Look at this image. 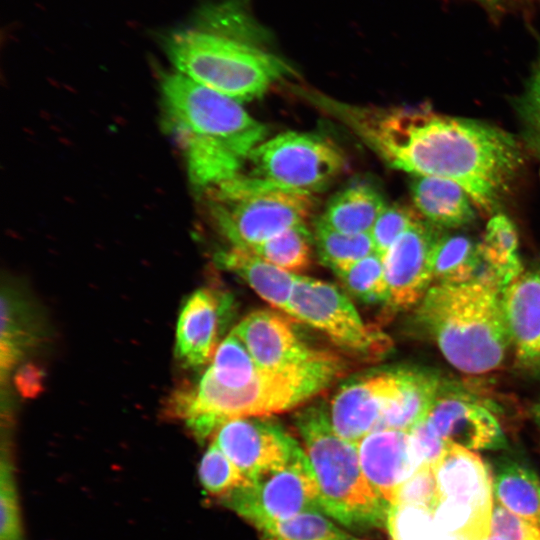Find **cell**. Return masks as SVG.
<instances>
[{"mask_svg":"<svg viewBox=\"0 0 540 540\" xmlns=\"http://www.w3.org/2000/svg\"><path fill=\"white\" fill-rule=\"evenodd\" d=\"M315 100L392 168L453 181L486 213L498 208L522 164L517 141L486 123L426 108Z\"/></svg>","mask_w":540,"mask_h":540,"instance_id":"6da1fadb","label":"cell"},{"mask_svg":"<svg viewBox=\"0 0 540 540\" xmlns=\"http://www.w3.org/2000/svg\"><path fill=\"white\" fill-rule=\"evenodd\" d=\"M161 100L163 124L200 190L240 174L267 135V127L240 102L177 71L163 76Z\"/></svg>","mask_w":540,"mask_h":540,"instance_id":"7a4b0ae2","label":"cell"},{"mask_svg":"<svg viewBox=\"0 0 540 540\" xmlns=\"http://www.w3.org/2000/svg\"><path fill=\"white\" fill-rule=\"evenodd\" d=\"M342 371L341 360L326 351L288 368H261L247 384L237 388L218 384L205 371L196 385L178 389L170 396L167 411L204 440L229 420L291 410L326 389Z\"/></svg>","mask_w":540,"mask_h":540,"instance_id":"3957f363","label":"cell"},{"mask_svg":"<svg viewBox=\"0 0 540 540\" xmlns=\"http://www.w3.org/2000/svg\"><path fill=\"white\" fill-rule=\"evenodd\" d=\"M417 315L458 370L481 374L502 364L510 338L497 290L476 281L436 284Z\"/></svg>","mask_w":540,"mask_h":540,"instance_id":"277c9868","label":"cell"},{"mask_svg":"<svg viewBox=\"0 0 540 540\" xmlns=\"http://www.w3.org/2000/svg\"><path fill=\"white\" fill-rule=\"evenodd\" d=\"M295 425L316 479L323 512L341 526L369 530L387 526L391 505L366 478L358 446L333 429L327 409L308 406Z\"/></svg>","mask_w":540,"mask_h":540,"instance_id":"5b68a950","label":"cell"},{"mask_svg":"<svg viewBox=\"0 0 540 540\" xmlns=\"http://www.w3.org/2000/svg\"><path fill=\"white\" fill-rule=\"evenodd\" d=\"M164 48L177 72L238 102L259 98L295 74L285 60L259 45L206 29L174 32Z\"/></svg>","mask_w":540,"mask_h":540,"instance_id":"8992f818","label":"cell"},{"mask_svg":"<svg viewBox=\"0 0 540 540\" xmlns=\"http://www.w3.org/2000/svg\"><path fill=\"white\" fill-rule=\"evenodd\" d=\"M209 219L232 247L250 250L310 218L313 194L241 172L201 190Z\"/></svg>","mask_w":540,"mask_h":540,"instance_id":"52a82bcc","label":"cell"},{"mask_svg":"<svg viewBox=\"0 0 540 540\" xmlns=\"http://www.w3.org/2000/svg\"><path fill=\"white\" fill-rule=\"evenodd\" d=\"M245 164L248 176L313 194L338 177L347 161L343 152L322 136L285 132L255 147Z\"/></svg>","mask_w":540,"mask_h":540,"instance_id":"ba28073f","label":"cell"},{"mask_svg":"<svg viewBox=\"0 0 540 540\" xmlns=\"http://www.w3.org/2000/svg\"><path fill=\"white\" fill-rule=\"evenodd\" d=\"M287 314L358 355H379L390 347V339L378 329L367 326L349 298L329 282L300 275L293 287Z\"/></svg>","mask_w":540,"mask_h":540,"instance_id":"9c48e42d","label":"cell"},{"mask_svg":"<svg viewBox=\"0 0 540 540\" xmlns=\"http://www.w3.org/2000/svg\"><path fill=\"white\" fill-rule=\"evenodd\" d=\"M220 500L252 526L308 511L323 512L318 485L304 450L282 469L248 481Z\"/></svg>","mask_w":540,"mask_h":540,"instance_id":"30bf717a","label":"cell"},{"mask_svg":"<svg viewBox=\"0 0 540 540\" xmlns=\"http://www.w3.org/2000/svg\"><path fill=\"white\" fill-rule=\"evenodd\" d=\"M213 442L248 481L282 469L303 451L293 437L265 417L229 420L216 430Z\"/></svg>","mask_w":540,"mask_h":540,"instance_id":"8fae6325","label":"cell"},{"mask_svg":"<svg viewBox=\"0 0 540 540\" xmlns=\"http://www.w3.org/2000/svg\"><path fill=\"white\" fill-rule=\"evenodd\" d=\"M439 238L434 225L418 218L383 257L386 303L392 309L415 305L429 290L432 255Z\"/></svg>","mask_w":540,"mask_h":540,"instance_id":"7c38bea8","label":"cell"},{"mask_svg":"<svg viewBox=\"0 0 540 540\" xmlns=\"http://www.w3.org/2000/svg\"><path fill=\"white\" fill-rule=\"evenodd\" d=\"M399 388V370L376 371L344 383L334 395L329 417L336 433L358 444L376 431Z\"/></svg>","mask_w":540,"mask_h":540,"instance_id":"4fadbf2b","label":"cell"},{"mask_svg":"<svg viewBox=\"0 0 540 540\" xmlns=\"http://www.w3.org/2000/svg\"><path fill=\"white\" fill-rule=\"evenodd\" d=\"M426 420L445 443L469 450L503 449L507 445L492 413L461 393L439 394Z\"/></svg>","mask_w":540,"mask_h":540,"instance_id":"5bb4252c","label":"cell"},{"mask_svg":"<svg viewBox=\"0 0 540 540\" xmlns=\"http://www.w3.org/2000/svg\"><path fill=\"white\" fill-rule=\"evenodd\" d=\"M232 331L264 369L278 370L302 364L321 352L307 346L288 319L271 310L251 312Z\"/></svg>","mask_w":540,"mask_h":540,"instance_id":"9a60e30c","label":"cell"},{"mask_svg":"<svg viewBox=\"0 0 540 540\" xmlns=\"http://www.w3.org/2000/svg\"><path fill=\"white\" fill-rule=\"evenodd\" d=\"M362 470L374 489L391 506L400 485L423 466L409 432L376 430L358 444Z\"/></svg>","mask_w":540,"mask_h":540,"instance_id":"2e32d148","label":"cell"},{"mask_svg":"<svg viewBox=\"0 0 540 540\" xmlns=\"http://www.w3.org/2000/svg\"><path fill=\"white\" fill-rule=\"evenodd\" d=\"M224 300L216 292L200 288L183 303L177 320L175 353L184 366L198 367L212 360L226 308Z\"/></svg>","mask_w":540,"mask_h":540,"instance_id":"e0dca14e","label":"cell"},{"mask_svg":"<svg viewBox=\"0 0 540 540\" xmlns=\"http://www.w3.org/2000/svg\"><path fill=\"white\" fill-rule=\"evenodd\" d=\"M501 306L518 362L540 368V270L522 272L511 281Z\"/></svg>","mask_w":540,"mask_h":540,"instance_id":"ac0fdd59","label":"cell"},{"mask_svg":"<svg viewBox=\"0 0 540 540\" xmlns=\"http://www.w3.org/2000/svg\"><path fill=\"white\" fill-rule=\"evenodd\" d=\"M439 500L447 499L493 511V477L482 458L462 446L446 443L432 465Z\"/></svg>","mask_w":540,"mask_h":540,"instance_id":"d6986e66","label":"cell"},{"mask_svg":"<svg viewBox=\"0 0 540 540\" xmlns=\"http://www.w3.org/2000/svg\"><path fill=\"white\" fill-rule=\"evenodd\" d=\"M218 265L243 279L262 299L287 314L299 276L264 260L253 252L231 247L219 252Z\"/></svg>","mask_w":540,"mask_h":540,"instance_id":"ffe728a7","label":"cell"},{"mask_svg":"<svg viewBox=\"0 0 540 540\" xmlns=\"http://www.w3.org/2000/svg\"><path fill=\"white\" fill-rule=\"evenodd\" d=\"M411 193L417 210L435 227L456 228L475 218L470 196L453 181L417 176Z\"/></svg>","mask_w":540,"mask_h":540,"instance_id":"44dd1931","label":"cell"},{"mask_svg":"<svg viewBox=\"0 0 540 540\" xmlns=\"http://www.w3.org/2000/svg\"><path fill=\"white\" fill-rule=\"evenodd\" d=\"M385 207L382 193L373 184L356 181L335 194L318 219L341 233L365 234Z\"/></svg>","mask_w":540,"mask_h":540,"instance_id":"7402d4cb","label":"cell"},{"mask_svg":"<svg viewBox=\"0 0 540 540\" xmlns=\"http://www.w3.org/2000/svg\"><path fill=\"white\" fill-rule=\"evenodd\" d=\"M440 392V380L432 373L399 369L397 395L377 430L409 432L426 418Z\"/></svg>","mask_w":540,"mask_h":540,"instance_id":"603a6c76","label":"cell"},{"mask_svg":"<svg viewBox=\"0 0 540 540\" xmlns=\"http://www.w3.org/2000/svg\"><path fill=\"white\" fill-rule=\"evenodd\" d=\"M493 496L507 511L540 525V479L517 461H504L493 473Z\"/></svg>","mask_w":540,"mask_h":540,"instance_id":"cb8c5ba5","label":"cell"},{"mask_svg":"<svg viewBox=\"0 0 540 540\" xmlns=\"http://www.w3.org/2000/svg\"><path fill=\"white\" fill-rule=\"evenodd\" d=\"M517 248L518 236L513 223L504 215L493 216L487 223L479 250L501 289L523 272Z\"/></svg>","mask_w":540,"mask_h":540,"instance_id":"d4e9b609","label":"cell"},{"mask_svg":"<svg viewBox=\"0 0 540 540\" xmlns=\"http://www.w3.org/2000/svg\"><path fill=\"white\" fill-rule=\"evenodd\" d=\"M479 244L464 235L440 237L432 255V278L437 284L474 281L481 266Z\"/></svg>","mask_w":540,"mask_h":540,"instance_id":"484cf974","label":"cell"},{"mask_svg":"<svg viewBox=\"0 0 540 540\" xmlns=\"http://www.w3.org/2000/svg\"><path fill=\"white\" fill-rule=\"evenodd\" d=\"M254 527L263 540H361L335 525L321 511L265 521Z\"/></svg>","mask_w":540,"mask_h":540,"instance_id":"4316f807","label":"cell"},{"mask_svg":"<svg viewBox=\"0 0 540 540\" xmlns=\"http://www.w3.org/2000/svg\"><path fill=\"white\" fill-rule=\"evenodd\" d=\"M313 238L320 261L335 273L374 252L370 233H341L319 219L315 221Z\"/></svg>","mask_w":540,"mask_h":540,"instance_id":"83f0119b","label":"cell"},{"mask_svg":"<svg viewBox=\"0 0 540 540\" xmlns=\"http://www.w3.org/2000/svg\"><path fill=\"white\" fill-rule=\"evenodd\" d=\"M314 238L306 223L295 225L249 251L282 268L295 273L306 270L312 261Z\"/></svg>","mask_w":540,"mask_h":540,"instance_id":"f1b7e54d","label":"cell"},{"mask_svg":"<svg viewBox=\"0 0 540 540\" xmlns=\"http://www.w3.org/2000/svg\"><path fill=\"white\" fill-rule=\"evenodd\" d=\"M260 369L243 341L231 331L218 345L206 372L220 385L237 388L247 384Z\"/></svg>","mask_w":540,"mask_h":540,"instance_id":"f546056e","label":"cell"},{"mask_svg":"<svg viewBox=\"0 0 540 540\" xmlns=\"http://www.w3.org/2000/svg\"><path fill=\"white\" fill-rule=\"evenodd\" d=\"M492 512L443 499L433 510V520L441 534L461 540H484L491 533Z\"/></svg>","mask_w":540,"mask_h":540,"instance_id":"4dcf8cb0","label":"cell"},{"mask_svg":"<svg viewBox=\"0 0 540 540\" xmlns=\"http://www.w3.org/2000/svg\"><path fill=\"white\" fill-rule=\"evenodd\" d=\"M346 291L366 302L387 301L383 258L373 252L347 269L335 273Z\"/></svg>","mask_w":540,"mask_h":540,"instance_id":"1f68e13d","label":"cell"},{"mask_svg":"<svg viewBox=\"0 0 540 540\" xmlns=\"http://www.w3.org/2000/svg\"><path fill=\"white\" fill-rule=\"evenodd\" d=\"M198 476L204 490L219 499L248 482L240 469L214 442L200 460Z\"/></svg>","mask_w":540,"mask_h":540,"instance_id":"d6a6232c","label":"cell"},{"mask_svg":"<svg viewBox=\"0 0 540 540\" xmlns=\"http://www.w3.org/2000/svg\"><path fill=\"white\" fill-rule=\"evenodd\" d=\"M392 540H433L437 530L433 511L415 505H394L387 526Z\"/></svg>","mask_w":540,"mask_h":540,"instance_id":"836d02e7","label":"cell"},{"mask_svg":"<svg viewBox=\"0 0 540 540\" xmlns=\"http://www.w3.org/2000/svg\"><path fill=\"white\" fill-rule=\"evenodd\" d=\"M417 219L416 214L408 207L399 204L386 205L370 231L374 252L383 258Z\"/></svg>","mask_w":540,"mask_h":540,"instance_id":"e575fe53","label":"cell"},{"mask_svg":"<svg viewBox=\"0 0 540 540\" xmlns=\"http://www.w3.org/2000/svg\"><path fill=\"white\" fill-rule=\"evenodd\" d=\"M0 540H22V524L13 467L2 457L0 465Z\"/></svg>","mask_w":540,"mask_h":540,"instance_id":"d590c367","label":"cell"},{"mask_svg":"<svg viewBox=\"0 0 540 540\" xmlns=\"http://www.w3.org/2000/svg\"><path fill=\"white\" fill-rule=\"evenodd\" d=\"M438 502V488L433 468L431 465H423L400 485L392 506L415 505L433 511Z\"/></svg>","mask_w":540,"mask_h":540,"instance_id":"8d00e7d4","label":"cell"},{"mask_svg":"<svg viewBox=\"0 0 540 540\" xmlns=\"http://www.w3.org/2000/svg\"><path fill=\"white\" fill-rule=\"evenodd\" d=\"M517 108L526 139L540 154V56Z\"/></svg>","mask_w":540,"mask_h":540,"instance_id":"74e56055","label":"cell"},{"mask_svg":"<svg viewBox=\"0 0 540 540\" xmlns=\"http://www.w3.org/2000/svg\"><path fill=\"white\" fill-rule=\"evenodd\" d=\"M491 533L498 534L506 540H540V525L495 504L491 519Z\"/></svg>","mask_w":540,"mask_h":540,"instance_id":"f35d334b","label":"cell"},{"mask_svg":"<svg viewBox=\"0 0 540 540\" xmlns=\"http://www.w3.org/2000/svg\"><path fill=\"white\" fill-rule=\"evenodd\" d=\"M415 452L422 465H433L444 451L446 443L424 418L410 431Z\"/></svg>","mask_w":540,"mask_h":540,"instance_id":"ab89813d","label":"cell"},{"mask_svg":"<svg viewBox=\"0 0 540 540\" xmlns=\"http://www.w3.org/2000/svg\"><path fill=\"white\" fill-rule=\"evenodd\" d=\"M16 386L25 397L37 395L42 387L40 369L32 364L23 366L17 373Z\"/></svg>","mask_w":540,"mask_h":540,"instance_id":"60d3db41","label":"cell"},{"mask_svg":"<svg viewBox=\"0 0 540 540\" xmlns=\"http://www.w3.org/2000/svg\"><path fill=\"white\" fill-rule=\"evenodd\" d=\"M482 4H486L488 6H504L506 4H510V3H513V2H517V1H520V0H476Z\"/></svg>","mask_w":540,"mask_h":540,"instance_id":"b9f144b4","label":"cell"},{"mask_svg":"<svg viewBox=\"0 0 540 540\" xmlns=\"http://www.w3.org/2000/svg\"><path fill=\"white\" fill-rule=\"evenodd\" d=\"M433 540H461L457 537L445 535L437 532L436 536L433 538Z\"/></svg>","mask_w":540,"mask_h":540,"instance_id":"7bdbcfd3","label":"cell"},{"mask_svg":"<svg viewBox=\"0 0 540 540\" xmlns=\"http://www.w3.org/2000/svg\"><path fill=\"white\" fill-rule=\"evenodd\" d=\"M484 540H506V539L498 534L490 533V535L487 536Z\"/></svg>","mask_w":540,"mask_h":540,"instance_id":"ee69618b","label":"cell"},{"mask_svg":"<svg viewBox=\"0 0 540 540\" xmlns=\"http://www.w3.org/2000/svg\"><path fill=\"white\" fill-rule=\"evenodd\" d=\"M535 415L538 425L540 426V403L536 406Z\"/></svg>","mask_w":540,"mask_h":540,"instance_id":"f6af8a7d","label":"cell"}]
</instances>
